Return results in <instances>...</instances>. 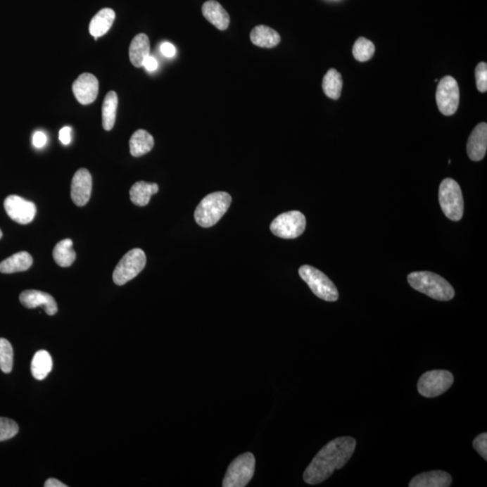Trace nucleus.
Returning <instances> with one entry per match:
<instances>
[{
	"mask_svg": "<svg viewBox=\"0 0 487 487\" xmlns=\"http://www.w3.org/2000/svg\"><path fill=\"white\" fill-rule=\"evenodd\" d=\"M357 446L351 437L336 438L319 451L303 474V480L309 485L324 482L336 469H341L350 460Z\"/></svg>",
	"mask_w": 487,
	"mask_h": 487,
	"instance_id": "obj_1",
	"label": "nucleus"
},
{
	"mask_svg": "<svg viewBox=\"0 0 487 487\" xmlns=\"http://www.w3.org/2000/svg\"><path fill=\"white\" fill-rule=\"evenodd\" d=\"M408 282L413 289L432 299L446 302L455 296L453 285L441 275L431 272H413L408 275Z\"/></svg>",
	"mask_w": 487,
	"mask_h": 487,
	"instance_id": "obj_2",
	"label": "nucleus"
},
{
	"mask_svg": "<svg viewBox=\"0 0 487 487\" xmlns=\"http://www.w3.org/2000/svg\"><path fill=\"white\" fill-rule=\"evenodd\" d=\"M232 203V198L227 192L217 191L207 195L195 210V220L201 227H213L222 219Z\"/></svg>",
	"mask_w": 487,
	"mask_h": 487,
	"instance_id": "obj_3",
	"label": "nucleus"
},
{
	"mask_svg": "<svg viewBox=\"0 0 487 487\" xmlns=\"http://www.w3.org/2000/svg\"><path fill=\"white\" fill-rule=\"evenodd\" d=\"M438 200L445 216L453 221L462 219L464 201L460 186L453 179L446 178L442 181L438 190Z\"/></svg>",
	"mask_w": 487,
	"mask_h": 487,
	"instance_id": "obj_4",
	"label": "nucleus"
},
{
	"mask_svg": "<svg viewBox=\"0 0 487 487\" xmlns=\"http://www.w3.org/2000/svg\"><path fill=\"white\" fill-rule=\"evenodd\" d=\"M299 274L320 299L326 302H336L339 299V291L335 284L318 269L310 265H303L299 269Z\"/></svg>",
	"mask_w": 487,
	"mask_h": 487,
	"instance_id": "obj_5",
	"label": "nucleus"
},
{
	"mask_svg": "<svg viewBox=\"0 0 487 487\" xmlns=\"http://www.w3.org/2000/svg\"><path fill=\"white\" fill-rule=\"evenodd\" d=\"M255 458L252 453L240 455L229 464L223 487H245L251 481L255 474Z\"/></svg>",
	"mask_w": 487,
	"mask_h": 487,
	"instance_id": "obj_6",
	"label": "nucleus"
},
{
	"mask_svg": "<svg viewBox=\"0 0 487 487\" xmlns=\"http://www.w3.org/2000/svg\"><path fill=\"white\" fill-rule=\"evenodd\" d=\"M146 265L145 252L134 248L127 252L118 263L113 273V281L117 285H124L139 275Z\"/></svg>",
	"mask_w": 487,
	"mask_h": 487,
	"instance_id": "obj_7",
	"label": "nucleus"
},
{
	"mask_svg": "<svg viewBox=\"0 0 487 487\" xmlns=\"http://www.w3.org/2000/svg\"><path fill=\"white\" fill-rule=\"evenodd\" d=\"M305 227V216L300 211L293 210L275 217L271 223L270 229L278 238L293 239L302 235Z\"/></svg>",
	"mask_w": 487,
	"mask_h": 487,
	"instance_id": "obj_8",
	"label": "nucleus"
},
{
	"mask_svg": "<svg viewBox=\"0 0 487 487\" xmlns=\"http://www.w3.org/2000/svg\"><path fill=\"white\" fill-rule=\"evenodd\" d=\"M454 383L453 374L447 370L426 372L419 378L418 391L422 396L434 398L447 392Z\"/></svg>",
	"mask_w": 487,
	"mask_h": 487,
	"instance_id": "obj_9",
	"label": "nucleus"
},
{
	"mask_svg": "<svg viewBox=\"0 0 487 487\" xmlns=\"http://www.w3.org/2000/svg\"><path fill=\"white\" fill-rule=\"evenodd\" d=\"M436 101L438 110L445 116H453L460 106V87L456 80L451 76H445L438 83Z\"/></svg>",
	"mask_w": 487,
	"mask_h": 487,
	"instance_id": "obj_10",
	"label": "nucleus"
},
{
	"mask_svg": "<svg viewBox=\"0 0 487 487\" xmlns=\"http://www.w3.org/2000/svg\"><path fill=\"white\" fill-rule=\"evenodd\" d=\"M4 208L8 217L21 225L31 223L37 211V206L34 203L25 200L18 195H11V196L6 197L4 201Z\"/></svg>",
	"mask_w": 487,
	"mask_h": 487,
	"instance_id": "obj_11",
	"label": "nucleus"
},
{
	"mask_svg": "<svg viewBox=\"0 0 487 487\" xmlns=\"http://www.w3.org/2000/svg\"><path fill=\"white\" fill-rule=\"evenodd\" d=\"M92 191V177L87 169L78 170L73 176L70 197L73 203L78 207L85 206L89 203Z\"/></svg>",
	"mask_w": 487,
	"mask_h": 487,
	"instance_id": "obj_12",
	"label": "nucleus"
},
{
	"mask_svg": "<svg viewBox=\"0 0 487 487\" xmlns=\"http://www.w3.org/2000/svg\"><path fill=\"white\" fill-rule=\"evenodd\" d=\"M72 91L80 103L91 104L98 97V79L91 73H83L73 82Z\"/></svg>",
	"mask_w": 487,
	"mask_h": 487,
	"instance_id": "obj_13",
	"label": "nucleus"
},
{
	"mask_svg": "<svg viewBox=\"0 0 487 487\" xmlns=\"http://www.w3.org/2000/svg\"><path fill=\"white\" fill-rule=\"evenodd\" d=\"M22 305L27 309L43 307L48 315L53 316L58 312V306L51 294L37 290H27L19 296Z\"/></svg>",
	"mask_w": 487,
	"mask_h": 487,
	"instance_id": "obj_14",
	"label": "nucleus"
},
{
	"mask_svg": "<svg viewBox=\"0 0 487 487\" xmlns=\"http://www.w3.org/2000/svg\"><path fill=\"white\" fill-rule=\"evenodd\" d=\"M487 149V124L480 123L474 128L467 141V151L472 161H481Z\"/></svg>",
	"mask_w": 487,
	"mask_h": 487,
	"instance_id": "obj_15",
	"label": "nucleus"
},
{
	"mask_svg": "<svg viewBox=\"0 0 487 487\" xmlns=\"http://www.w3.org/2000/svg\"><path fill=\"white\" fill-rule=\"evenodd\" d=\"M453 483V477L444 471L436 470L419 474L413 477L410 487H448Z\"/></svg>",
	"mask_w": 487,
	"mask_h": 487,
	"instance_id": "obj_16",
	"label": "nucleus"
},
{
	"mask_svg": "<svg viewBox=\"0 0 487 487\" xmlns=\"http://www.w3.org/2000/svg\"><path fill=\"white\" fill-rule=\"evenodd\" d=\"M203 14L210 23L220 30H226L230 23L229 15L225 8L215 0H209L203 6Z\"/></svg>",
	"mask_w": 487,
	"mask_h": 487,
	"instance_id": "obj_17",
	"label": "nucleus"
},
{
	"mask_svg": "<svg viewBox=\"0 0 487 487\" xmlns=\"http://www.w3.org/2000/svg\"><path fill=\"white\" fill-rule=\"evenodd\" d=\"M115 18H116V14L113 9H101L91 19L89 27V33L95 37V39L103 37L110 30Z\"/></svg>",
	"mask_w": 487,
	"mask_h": 487,
	"instance_id": "obj_18",
	"label": "nucleus"
},
{
	"mask_svg": "<svg viewBox=\"0 0 487 487\" xmlns=\"http://www.w3.org/2000/svg\"><path fill=\"white\" fill-rule=\"evenodd\" d=\"M33 258L27 251L17 253L0 263V273L14 274L27 271L33 265Z\"/></svg>",
	"mask_w": 487,
	"mask_h": 487,
	"instance_id": "obj_19",
	"label": "nucleus"
},
{
	"mask_svg": "<svg viewBox=\"0 0 487 487\" xmlns=\"http://www.w3.org/2000/svg\"><path fill=\"white\" fill-rule=\"evenodd\" d=\"M250 39L255 46L261 48H274L281 42L280 34L273 28L260 25L250 33Z\"/></svg>",
	"mask_w": 487,
	"mask_h": 487,
	"instance_id": "obj_20",
	"label": "nucleus"
},
{
	"mask_svg": "<svg viewBox=\"0 0 487 487\" xmlns=\"http://www.w3.org/2000/svg\"><path fill=\"white\" fill-rule=\"evenodd\" d=\"M150 56V41L145 34L136 35L131 42L129 58L131 63L137 68L143 67L144 61Z\"/></svg>",
	"mask_w": 487,
	"mask_h": 487,
	"instance_id": "obj_21",
	"label": "nucleus"
},
{
	"mask_svg": "<svg viewBox=\"0 0 487 487\" xmlns=\"http://www.w3.org/2000/svg\"><path fill=\"white\" fill-rule=\"evenodd\" d=\"M159 191V186L146 182H137L130 189V200L132 203L139 207L148 205L153 195Z\"/></svg>",
	"mask_w": 487,
	"mask_h": 487,
	"instance_id": "obj_22",
	"label": "nucleus"
},
{
	"mask_svg": "<svg viewBox=\"0 0 487 487\" xmlns=\"http://www.w3.org/2000/svg\"><path fill=\"white\" fill-rule=\"evenodd\" d=\"M155 146V140L151 134L144 129L136 131L129 141L130 153L134 157H139L149 153Z\"/></svg>",
	"mask_w": 487,
	"mask_h": 487,
	"instance_id": "obj_23",
	"label": "nucleus"
},
{
	"mask_svg": "<svg viewBox=\"0 0 487 487\" xmlns=\"http://www.w3.org/2000/svg\"><path fill=\"white\" fill-rule=\"evenodd\" d=\"M54 261L61 267H69L75 263L76 252L73 249L72 239H66L54 246L53 251Z\"/></svg>",
	"mask_w": 487,
	"mask_h": 487,
	"instance_id": "obj_24",
	"label": "nucleus"
},
{
	"mask_svg": "<svg viewBox=\"0 0 487 487\" xmlns=\"http://www.w3.org/2000/svg\"><path fill=\"white\" fill-rule=\"evenodd\" d=\"M53 369V360L46 350H39L34 354L31 363V372L37 380L46 379Z\"/></svg>",
	"mask_w": 487,
	"mask_h": 487,
	"instance_id": "obj_25",
	"label": "nucleus"
},
{
	"mask_svg": "<svg viewBox=\"0 0 487 487\" xmlns=\"http://www.w3.org/2000/svg\"><path fill=\"white\" fill-rule=\"evenodd\" d=\"M118 99L117 93L111 91L106 96L102 106V125L106 131H110L116 122Z\"/></svg>",
	"mask_w": 487,
	"mask_h": 487,
	"instance_id": "obj_26",
	"label": "nucleus"
},
{
	"mask_svg": "<svg viewBox=\"0 0 487 487\" xmlns=\"http://www.w3.org/2000/svg\"><path fill=\"white\" fill-rule=\"evenodd\" d=\"M343 81L341 73L336 69H329L326 73L322 82V89L326 96L329 99H339L341 98Z\"/></svg>",
	"mask_w": 487,
	"mask_h": 487,
	"instance_id": "obj_27",
	"label": "nucleus"
},
{
	"mask_svg": "<svg viewBox=\"0 0 487 487\" xmlns=\"http://www.w3.org/2000/svg\"><path fill=\"white\" fill-rule=\"evenodd\" d=\"M376 47L370 40L367 38L360 37L353 46V56L358 62H367L374 56Z\"/></svg>",
	"mask_w": 487,
	"mask_h": 487,
	"instance_id": "obj_28",
	"label": "nucleus"
},
{
	"mask_svg": "<svg viewBox=\"0 0 487 487\" xmlns=\"http://www.w3.org/2000/svg\"><path fill=\"white\" fill-rule=\"evenodd\" d=\"M14 352L11 342L6 339H0V369L5 374H9L13 368Z\"/></svg>",
	"mask_w": 487,
	"mask_h": 487,
	"instance_id": "obj_29",
	"label": "nucleus"
},
{
	"mask_svg": "<svg viewBox=\"0 0 487 487\" xmlns=\"http://www.w3.org/2000/svg\"><path fill=\"white\" fill-rule=\"evenodd\" d=\"M19 427L13 419L0 417V441H8L18 434Z\"/></svg>",
	"mask_w": 487,
	"mask_h": 487,
	"instance_id": "obj_30",
	"label": "nucleus"
},
{
	"mask_svg": "<svg viewBox=\"0 0 487 487\" xmlns=\"http://www.w3.org/2000/svg\"><path fill=\"white\" fill-rule=\"evenodd\" d=\"M476 87L480 92L485 93L487 91V64L480 63L476 67Z\"/></svg>",
	"mask_w": 487,
	"mask_h": 487,
	"instance_id": "obj_31",
	"label": "nucleus"
},
{
	"mask_svg": "<svg viewBox=\"0 0 487 487\" xmlns=\"http://www.w3.org/2000/svg\"><path fill=\"white\" fill-rule=\"evenodd\" d=\"M473 447L483 460H487V434H481L474 440Z\"/></svg>",
	"mask_w": 487,
	"mask_h": 487,
	"instance_id": "obj_32",
	"label": "nucleus"
},
{
	"mask_svg": "<svg viewBox=\"0 0 487 487\" xmlns=\"http://www.w3.org/2000/svg\"><path fill=\"white\" fill-rule=\"evenodd\" d=\"M47 137L46 134L41 132V131H37L33 136V145L37 148H42L46 145Z\"/></svg>",
	"mask_w": 487,
	"mask_h": 487,
	"instance_id": "obj_33",
	"label": "nucleus"
},
{
	"mask_svg": "<svg viewBox=\"0 0 487 487\" xmlns=\"http://www.w3.org/2000/svg\"><path fill=\"white\" fill-rule=\"evenodd\" d=\"M72 128L69 127H65L60 130L59 139L63 145H69L70 140H72Z\"/></svg>",
	"mask_w": 487,
	"mask_h": 487,
	"instance_id": "obj_34",
	"label": "nucleus"
},
{
	"mask_svg": "<svg viewBox=\"0 0 487 487\" xmlns=\"http://www.w3.org/2000/svg\"><path fill=\"white\" fill-rule=\"evenodd\" d=\"M161 52L163 56L168 57V58H172L176 53V49L172 44L163 43L161 46Z\"/></svg>",
	"mask_w": 487,
	"mask_h": 487,
	"instance_id": "obj_35",
	"label": "nucleus"
},
{
	"mask_svg": "<svg viewBox=\"0 0 487 487\" xmlns=\"http://www.w3.org/2000/svg\"><path fill=\"white\" fill-rule=\"evenodd\" d=\"M157 66H158V63H157L155 57L148 56L145 61H144L143 67H145L149 72H153V70H156Z\"/></svg>",
	"mask_w": 487,
	"mask_h": 487,
	"instance_id": "obj_36",
	"label": "nucleus"
},
{
	"mask_svg": "<svg viewBox=\"0 0 487 487\" xmlns=\"http://www.w3.org/2000/svg\"><path fill=\"white\" fill-rule=\"evenodd\" d=\"M44 486L46 487H67L66 485H64L63 483L59 481V480H57L56 479H49L47 480L46 483H44Z\"/></svg>",
	"mask_w": 487,
	"mask_h": 487,
	"instance_id": "obj_37",
	"label": "nucleus"
},
{
	"mask_svg": "<svg viewBox=\"0 0 487 487\" xmlns=\"http://www.w3.org/2000/svg\"><path fill=\"white\" fill-rule=\"evenodd\" d=\"M2 236H3V233L1 232V229H0V239H2Z\"/></svg>",
	"mask_w": 487,
	"mask_h": 487,
	"instance_id": "obj_38",
	"label": "nucleus"
}]
</instances>
